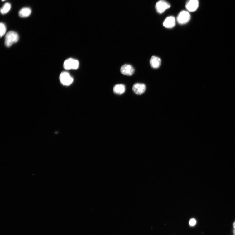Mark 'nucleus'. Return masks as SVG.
<instances>
[{"instance_id":"a211bd4d","label":"nucleus","mask_w":235,"mask_h":235,"mask_svg":"<svg viewBox=\"0 0 235 235\" xmlns=\"http://www.w3.org/2000/svg\"><path fill=\"white\" fill-rule=\"evenodd\" d=\"M5 1V0H2V1Z\"/></svg>"},{"instance_id":"dca6fc26","label":"nucleus","mask_w":235,"mask_h":235,"mask_svg":"<svg viewBox=\"0 0 235 235\" xmlns=\"http://www.w3.org/2000/svg\"><path fill=\"white\" fill-rule=\"evenodd\" d=\"M233 226L234 228V229L235 230V222L233 224Z\"/></svg>"},{"instance_id":"39448f33","label":"nucleus","mask_w":235,"mask_h":235,"mask_svg":"<svg viewBox=\"0 0 235 235\" xmlns=\"http://www.w3.org/2000/svg\"><path fill=\"white\" fill-rule=\"evenodd\" d=\"M60 79L61 84L65 86H70L73 83V79L69 73L65 72L61 73Z\"/></svg>"},{"instance_id":"0eeeda50","label":"nucleus","mask_w":235,"mask_h":235,"mask_svg":"<svg viewBox=\"0 0 235 235\" xmlns=\"http://www.w3.org/2000/svg\"><path fill=\"white\" fill-rule=\"evenodd\" d=\"M199 5L198 0H189L186 2L185 7L188 11L194 12L198 8Z\"/></svg>"},{"instance_id":"f257e3e1","label":"nucleus","mask_w":235,"mask_h":235,"mask_svg":"<svg viewBox=\"0 0 235 235\" xmlns=\"http://www.w3.org/2000/svg\"><path fill=\"white\" fill-rule=\"evenodd\" d=\"M19 40L18 34L13 31H10L6 34L5 44L7 47H10L13 44L17 42Z\"/></svg>"},{"instance_id":"f8f14e48","label":"nucleus","mask_w":235,"mask_h":235,"mask_svg":"<svg viewBox=\"0 0 235 235\" xmlns=\"http://www.w3.org/2000/svg\"><path fill=\"white\" fill-rule=\"evenodd\" d=\"M31 10L29 8H24L21 9L19 12V15L20 17L26 18L29 17L31 14Z\"/></svg>"},{"instance_id":"7ed1b4c3","label":"nucleus","mask_w":235,"mask_h":235,"mask_svg":"<svg viewBox=\"0 0 235 235\" xmlns=\"http://www.w3.org/2000/svg\"><path fill=\"white\" fill-rule=\"evenodd\" d=\"M170 7V4L167 2L165 0H160L156 3L155 8L158 13L162 14Z\"/></svg>"},{"instance_id":"1a4fd4ad","label":"nucleus","mask_w":235,"mask_h":235,"mask_svg":"<svg viewBox=\"0 0 235 235\" xmlns=\"http://www.w3.org/2000/svg\"><path fill=\"white\" fill-rule=\"evenodd\" d=\"M175 19L174 17L170 16L167 17L164 21L163 23V25L168 29H172L173 28L175 25Z\"/></svg>"},{"instance_id":"4468645a","label":"nucleus","mask_w":235,"mask_h":235,"mask_svg":"<svg viewBox=\"0 0 235 235\" xmlns=\"http://www.w3.org/2000/svg\"><path fill=\"white\" fill-rule=\"evenodd\" d=\"M0 29H1L0 36L2 37L4 35L6 30V26L4 23H1V24H0Z\"/></svg>"},{"instance_id":"6e6552de","label":"nucleus","mask_w":235,"mask_h":235,"mask_svg":"<svg viewBox=\"0 0 235 235\" xmlns=\"http://www.w3.org/2000/svg\"><path fill=\"white\" fill-rule=\"evenodd\" d=\"M135 71L134 67L128 64L122 65L121 68V73L123 75L127 76L132 75L134 73Z\"/></svg>"},{"instance_id":"f3484780","label":"nucleus","mask_w":235,"mask_h":235,"mask_svg":"<svg viewBox=\"0 0 235 235\" xmlns=\"http://www.w3.org/2000/svg\"><path fill=\"white\" fill-rule=\"evenodd\" d=\"M233 233L234 235H235V230H234L233 231Z\"/></svg>"},{"instance_id":"423d86ee","label":"nucleus","mask_w":235,"mask_h":235,"mask_svg":"<svg viewBox=\"0 0 235 235\" xmlns=\"http://www.w3.org/2000/svg\"><path fill=\"white\" fill-rule=\"evenodd\" d=\"M132 90L136 94L141 95L146 91V85L142 83H136L133 85Z\"/></svg>"},{"instance_id":"20e7f679","label":"nucleus","mask_w":235,"mask_h":235,"mask_svg":"<svg viewBox=\"0 0 235 235\" xmlns=\"http://www.w3.org/2000/svg\"><path fill=\"white\" fill-rule=\"evenodd\" d=\"M79 62L75 59L70 58L68 59L64 62V67L66 70H77L79 67Z\"/></svg>"},{"instance_id":"ddd939ff","label":"nucleus","mask_w":235,"mask_h":235,"mask_svg":"<svg viewBox=\"0 0 235 235\" xmlns=\"http://www.w3.org/2000/svg\"><path fill=\"white\" fill-rule=\"evenodd\" d=\"M11 9V5L8 3H5L1 9L2 14L4 15L8 13Z\"/></svg>"},{"instance_id":"9b49d317","label":"nucleus","mask_w":235,"mask_h":235,"mask_svg":"<svg viewBox=\"0 0 235 235\" xmlns=\"http://www.w3.org/2000/svg\"><path fill=\"white\" fill-rule=\"evenodd\" d=\"M113 91L114 93L116 94H122L125 92V86L122 84L116 85L113 87Z\"/></svg>"},{"instance_id":"f03ea898","label":"nucleus","mask_w":235,"mask_h":235,"mask_svg":"<svg viewBox=\"0 0 235 235\" xmlns=\"http://www.w3.org/2000/svg\"><path fill=\"white\" fill-rule=\"evenodd\" d=\"M190 18V15L188 11H182L179 13L177 19L179 24L183 25L188 23Z\"/></svg>"},{"instance_id":"9d476101","label":"nucleus","mask_w":235,"mask_h":235,"mask_svg":"<svg viewBox=\"0 0 235 235\" xmlns=\"http://www.w3.org/2000/svg\"><path fill=\"white\" fill-rule=\"evenodd\" d=\"M150 63V65L152 67L157 69L160 66L161 61L160 58L156 56H153L151 58Z\"/></svg>"},{"instance_id":"2eb2a0df","label":"nucleus","mask_w":235,"mask_h":235,"mask_svg":"<svg viewBox=\"0 0 235 235\" xmlns=\"http://www.w3.org/2000/svg\"><path fill=\"white\" fill-rule=\"evenodd\" d=\"M196 224V221L194 218L191 219L189 222V224L190 226H195Z\"/></svg>"}]
</instances>
